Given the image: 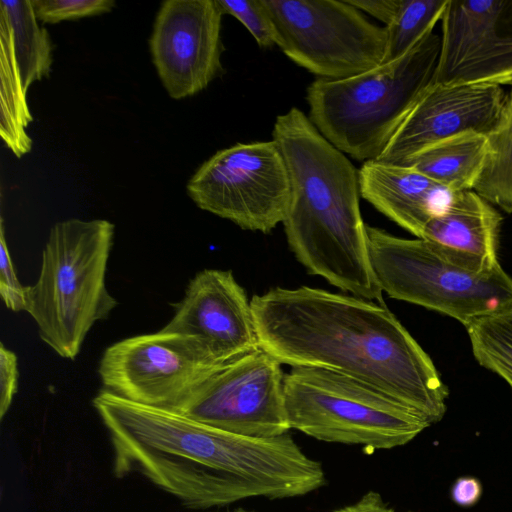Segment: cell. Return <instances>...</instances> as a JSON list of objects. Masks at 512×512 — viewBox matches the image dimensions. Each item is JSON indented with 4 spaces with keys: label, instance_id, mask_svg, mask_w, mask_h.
Instances as JSON below:
<instances>
[{
    "label": "cell",
    "instance_id": "obj_12",
    "mask_svg": "<svg viewBox=\"0 0 512 512\" xmlns=\"http://www.w3.org/2000/svg\"><path fill=\"white\" fill-rule=\"evenodd\" d=\"M217 0H167L149 40L152 61L168 95L176 100L206 89L222 72Z\"/></svg>",
    "mask_w": 512,
    "mask_h": 512
},
{
    "label": "cell",
    "instance_id": "obj_6",
    "mask_svg": "<svg viewBox=\"0 0 512 512\" xmlns=\"http://www.w3.org/2000/svg\"><path fill=\"white\" fill-rule=\"evenodd\" d=\"M376 281L391 298L422 306L464 326L512 302V278L422 238L405 239L366 224Z\"/></svg>",
    "mask_w": 512,
    "mask_h": 512
},
{
    "label": "cell",
    "instance_id": "obj_27",
    "mask_svg": "<svg viewBox=\"0 0 512 512\" xmlns=\"http://www.w3.org/2000/svg\"><path fill=\"white\" fill-rule=\"evenodd\" d=\"M18 387V362L16 354L0 345V418L8 412Z\"/></svg>",
    "mask_w": 512,
    "mask_h": 512
},
{
    "label": "cell",
    "instance_id": "obj_21",
    "mask_svg": "<svg viewBox=\"0 0 512 512\" xmlns=\"http://www.w3.org/2000/svg\"><path fill=\"white\" fill-rule=\"evenodd\" d=\"M486 136L487 153L473 191L512 213V90L496 125Z\"/></svg>",
    "mask_w": 512,
    "mask_h": 512
},
{
    "label": "cell",
    "instance_id": "obj_9",
    "mask_svg": "<svg viewBox=\"0 0 512 512\" xmlns=\"http://www.w3.org/2000/svg\"><path fill=\"white\" fill-rule=\"evenodd\" d=\"M186 190L200 209L265 234L283 222L290 200L287 167L273 140L217 151L199 166Z\"/></svg>",
    "mask_w": 512,
    "mask_h": 512
},
{
    "label": "cell",
    "instance_id": "obj_7",
    "mask_svg": "<svg viewBox=\"0 0 512 512\" xmlns=\"http://www.w3.org/2000/svg\"><path fill=\"white\" fill-rule=\"evenodd\" d=\"M283 390L289 428L320 441L392 449L431 425L384 392L323 368L292 367Z\"/></svg>",
    "mask_w": 512,
    "mask_h": 512
},
{
    "label": "cell",
    "instance_id": "obj_28",
    "mask_svg": "<svg viewBox=\"0 0 512 512\" xmlns=\"http://www.w3.org/2000/svg\"><path fill=\"white\" fill-rule=\"evenodd\" d=\"M358 10H363L385 24L389 25L399 6L401 0H347Z\"/></svg>",
    "mask_w": 512,
    "mask_h": 512
},
{
    "label": "cell",
    "instance_id": "obj_31",
    "mask_svg": "<svg viewBox=\"0 0 512 512\" xmlns=\"http://www.w3.org/2000/svg\"><path fill=\"white\" fill-rule=\"evenodd\" d=\"M234 512H250V511H246V510H242V509H240V510H236V511H234Z\"/></svg>",
    "mask_w": 512,
    "mask_h": 512
},
{
    "label": "cell",
    "instance_id": "obj_18",
    "mask_svg": "<svg viewBox=\"0 0 512 512\" xmlns=\"http://www.w3.org/2000/svg\"><path fill=\"white\" fill-rule=\"evenodd\" d=\"M487 147L485 134L468 131L440 141L400 165L414 168L450 194L473 190Z\"/></svg>",
    "mask_w": 512,
    "mask_h": 512
},
{
    "label": "cell",
    "instance_id": "obj_2",
    "mask_svg": "<svg viewBox=\"0 0 512 512\" xmlns=\"http://www.w3.org/2000/svg\"><path fill=\"white\" fill-rule=\"evenodd\" d=\"M262 349L281 364L335 371L364 382L424 417L446 413L449 390L432 359L385 306L301 286L250 300Z\"/></svg>",
    "mask_w": 512,
    "mask_h": 512
},
{
    "label": "cell",
    "instance_id": "obj_20",
    "mask_svg": "<svg viewBox=\"0 0 512 512\" xmlns=\"http://www.w3.org/2000/svg\"><path fill=\"white\" fill-rule=\"evenodd\" d=\"M0 20L10 30L15 58L27 91L35 81L49 75L52 64L49 34L39 25L29 0H2Z\"/></svg>",
    "mask_w": 512,
    "mask_h": 512
},
{
    "label": "cell",
    "instance_id": "obj_16",
    "mask_svg": "<svg viewBox=\"0 0 512 512\" xmlns=\"http://www.w3.org/2000/svg\"><path fill=\"white\" fill-rule=\"evenodd\" d=\"M359 189L361 197L417 238L444 207L440 197L450 194L412 167L378 160L362 164Z\"/></svg>",
    "mask_w": 512,
    "mask_h": 512
},
{
    "label": "cell",
    "instance_id": "obj_13",
    "mask_svg": "<svg viewBox=\"0 0 512 512\" xmlns=\"http://www.w3.org/2000/svg\"><path fill=\"white\" fill-rule=\"evenodd\" d=\"M435 83L512 84V0H448Z\"/></svg>",
    "mask_w": 512,
    "mask_h": 512
},
{
    "label": "cell",
    "instance_id": "obj_19",
    "mask_svg": "<svg viewBox=\"0 0 512 512\" xmlns=\"http://www.w3.org/2000/svg\"><path fill=\"white\" fill-rule=\"evenodd\" d=\"M0 79V136L5 146L20 158L32 149L26 128L33 117L27 105V91L15 58L11 33L3 20H0Z\"/></svg>",
    "mask_w": 512,
    "mask_h": 512
},
{
    "label": "cell",
    "instance_id": "obj_24",
    "mask_svg": "<svg viewBox=\"0 0 512 512\" xmlns=\"http://www.w3.org/2000/svg\"><path fill=\"white\" fill-rule=\"evenodd\" d=\"M223 14L242 23L261 48L276 45L277 36L273 22L262 0H217Z\"/></svg>",
    "mask_w": 512,
    "mask_h": 512
},
{
    "label": "cell",
    "instance_id": "obj_17",
    "mask_svg": "<svg viewBox=\"0 0 512 512\" xmlns=\"http://www.w3.org/2000/svg\"><path fill=\"white\" fill-rule=\"evenodd\" d=\"M501 214L473 190L451 193L426 224L422 239L485 267L498 261Z\"/></svg>",
    "mask_w": 512,
    "mask_h": 512
},
{
    "label": "cell",
    "instance_id": "obj_26",
    "mask_svg": "<svg viewBox=\"0 0 512 512\" xmlns=\"http://www.w3.org/2000/svg\"><path fill=\"white\" fill-rule=\"evenodd\" d=\"M25 290L17 276L5 238L3 219L0 226V294L5 306L14 311H25Z\"/></svg>",
    "mask_w": 512,
    "mask_h": 512
},
{
    "label": "cell",
    "instance_id": "obj_30",
    "mask_svg": "<svg viewBox=\"0 0 512 512\" xmlns=\"http://www.w3.org/2000/svg\"><path fill=\"white\" fill-rule=\"evenodd\" d=\"M333 512H395L382 498L375 492L369 491L364 494L357 502L346 505Z\"/></svg>",
    "mask_w": 512,
    "mask_h": 512
},
{
    "label": "cell",
    "instance_id": "obj_22",
    "mask_svg": "<svg viewBox=\"0 0 512 512\" xmlns=\"http://www.w3.org/2000/svg\"><path fill=\"white\" fill-rule=\"evenodd\" d=\"M465 327L476 361L500 376L512 390V302Z\"/></svg>",
    "mask_w": 512,
    "mask_h": 512
},
{
    "label": "cell",
    "instance_id": "obj_1",
    "mask_svg": "<svg viewBox=\"0 0 512 512\" xmlns=\"http://www.w3.org/2000/svg\"><path fill=\"white\" fill-rule=\"evenodd\" d=\"M92 403L110 436L114 474L139 473L187 508L208 509L251 497H298L326 482L322 464L288 433L238 435L105 389Z\"/></svg>",
    "mask_w": 512,
    "mask_h": 512
},
{
    "label": "cell",
    "instance_id": "obj_29",
    "mask_svg": "<svg viewBox=\"0 0 512 512\" xmlns=\"http://www.w3.org/2000/svg\"><path fill=\"white\" fill-rule=\"evenodd\" d=\"M481 495L480 482L471 477L458 479L452 489V498L462 506H470L477 502Z\"/></svg>",
    "mask_w": 512,
    "mask_h": 512
},
{
    "label": "cell",
    "instance_id": "obj_25",
    "mask_svg": "<svg viewBox=\"0 0 512 512\" xmlns=\"http://www.w3.org/2000/svg\"><path fill=\"white\" fill-rule=\"evenodd\" d=\"M38 21L55 24L110 12L111 0H31Z\"/></svg>",
    "mask_w": 512,
    "mask_h": 512
},
{
    "label": "cell",
    "instance_id": "obj_11",
    "mask_svg": "<svg viewBox=\"0 0 512 512\" xmlns=\"http://www.w3.org/2000/svg\"><path fill=\"white\" fill-rule=\"evenodd\" d=\"M280 365L259 347L211 375L176 411L238 435L286 434L290 428Z\"/></svg>",
    "mask_w": 512,
    "mask_h": 512
},
{
    "label": "cell",
    "instance_id": "obj_8",
    "mask_svg": "<svg viewBox=\"0 0 512 512\" xmlns=\"http://www.w3.org/2000/svg\"><path fill=\"white\" fill-rule=\"evenodd\" d=\"M276 45L323 79H343L384 63L387 31L347 0H262Z\"/></svg>",
    "mask_w": 512,
    "mask_h": 512
},
{
    "label": "cell",
    "instance_id": "obj_14",
    "mask_svg": "<svg viewBox=\"0 0 512 512\" xmlns=\"http://www.w3.org/2000/svg\"><path fill=\"white\" fill-rule=\"evenodd\" d=\"M163 329L191 337L217 369L260 347L250 301L230 270L198 272Z\"/></svg>",
    "mask_w": 512,
    "mask_h": 512
},
{
    "label": "cell",
    "instance_id": "obj_15",
    "mask_svg": "<svg viewBox=\"0 0 512 512\" xmlns=\"http://www.w3.org/2000/svg\"><path fill=\"white\" fill-rule=\"evenodd\" d=\"M506 97L500 85L434 82L414 103L377 160L400 165L452 136L468 131L487 135Z\"/></svg>",
    "mask_w": 512,
    "mask_h": 512
},
{
    "label": "cell",
    "instance_id": "obj_3",
    "mask_svg": "<svg viewBox=\"0 0 512 512\" xmlns=\"http://www.w3.org/2000/svg\"><path fill=\"white\" fill-rule=\"evenodd\" d=\"M272 140L288 171L282 224L297 260L342 291L381 301L360 212L359 170L296 107L276 117Z\"/></svg>",
    "mask_w": 512,
    "mask_h": 512
},
{
    "label": "cell",
    "instance_id": "obj_4",
    "mask_svg": "<svg viewBox=\"0 0 512 512\" xmlns=\"http://www.w3.org/2000/svg\"><path fill=\"white\" fill-rule=\"evenodd\" d=\"M441 37L433 31L402 57L343 79L318 78L307 88L309 119L337 149L377 160L435 81Z\"/></svg>",
    "mask_w": 512,
    "mask_h": 512
},
{
    "label": "cell",
    "instance_id": "obj_23",
    "mask_svg": "<svg viewBox=\"0 0 512 512\" xmlns=\"http://www.w3.org/2000/svg\"><path fill=\"white\" fill-rule=\"evenodd\" d=\"M448 0H401L392 20L385 26L387 46L384 63L398 59L434 30Z\"/></svg>",
    "mask_w": 512,
    "mask_h": 512
},
{
    "label": "cell",
    "instance_id": "obj_10",
    "mask_svg": "<svg viewBox=\"0 0 512 512\" xmlns=\"http://www.w3.org/2000/svg\"><path fill=\"white\" fill-rule=\"evenodd\" d=\"M218 370L191 337L163 328L113 343L98 366L103 389L172 410Z\"/></svg>",
    "mask_w": 512,
    "mask_h": 512
},
{
    "label": "cell",
    "instance_id": "obj_5",
    "mask_svg": "<svg viewBox=\"0 0 512 512\" xmlns=\"http://www.w3.org/2000/svg\"><path fill=\"white\" fill-rule=\"evenodd\" d=\"M114 224L105 219H68L49 232L37 281L26 286L25 311L41 340L73 360L97 322L117 301L106 287Z\"/></svg>",
    "mask_w": 512,
    "mask_h": 512
}]
</instances>
